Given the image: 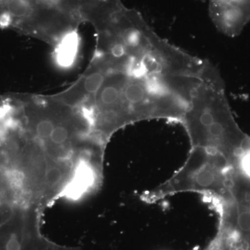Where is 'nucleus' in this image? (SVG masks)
I'll use <instances>...</instances> for the list:
<instances>
[{"instance_id": "f257e3e1", "label": "nucleus", "mask_w": 250, "mask_h": 250, "mask_svg": "<svg viewBox=\"0 0 250 250\" xmlns=\"http://www.w3.org/2000/svg\"><path fill=\"white\" fill-rule=\"evenodd\" d=\"M179 123L187 131L191 147L216 151L230 159L236 158L249 136L237 124L223 79L211 64L192 92Z\"/></svg>"}, {"instance_id": "20e7f679", "label": "nucleus", "mask_w": 250, "mask_h": 250, "mask_svg": "<svg viewBox=\"0 0 250 250\" xmlns=\"http://www.w3.org/2000/svg\"><path fill=\"white\" fill-rule=\"evenodd\" d=\"M80 48L79 32L66 36L54 47V62L62 68H70L77 62Z\"/></svg>"}, {"instance_id": "f03ea898", "label": "nucleus", "mask_w": 250, "mask_h": 250, "mask_svg": "<svg viewBox=\"0 0 250 250\" xmlns=\"http://www.w3.org/2000/svg\"><path fill=\"white\" fill-rule=\"evenodd\" d=\"M236 158L230 159L216 151L191 147L183 166L168 180L147 192L145 200L153 202L176 193L192 192L210 199L214 207L229 204L233 201L231 175Z\"/></svg>"}, {"instance_id": "7ed1b4c3", "label": "nucleus", "mask_w": 250, "mask_h": 250, "mask_svg": "<svg viewBox=\"0 0 250 250\" xmlns=\"http://www.w3.org/2000/svg\"><path fill=\"white\" fill-rule=\"evenodd\" d=\"M213 22L225 35L241 34L250 21V0H210Z\"/></svg>"}]
</instances>
